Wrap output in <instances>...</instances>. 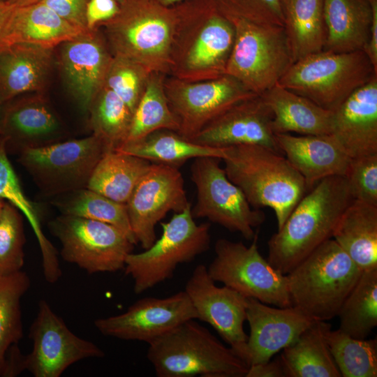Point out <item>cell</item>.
<instances>
[{
  "label": "cell",
  "instance_id": "obj_26",
  "mask_svg": "<svg viewBox=\"0 0 377 377\" xmlns=\"http://www.w3.org/2000/svg\"><path fill=\"white\" fill-rule=\"evenodd\" d=\"M85 31L87 30L73 24L44 3L40 2L14 8L3 46L27 43L54 47Z\"/></svg>",
  "mask_w": 377,
  "mask_h": 377
},
{
  "label": "cell",
  "instance_id": "obj_15",
  "mask_svg": "<svg viewBox=\"0 0 377 377\" xmlns=\"http://www.w3.org/2000/svg\"><path fill=\"white\" fill-rule=\"evenodd\" d=\"M197 318L183 290L164 298H142L121 314L97 318L94 325L104 336L149 343L182 323Z\"/></svg>",
  "mask_w": 377,
  "mask_h": 377
},
{
  "label": "cell",
  "instance_id": "obj_43",
  "mask_svg": "<svg viewBox=\"0 0 377 377\" xmlns=\"http://www.w3.org/2000/svg\"><path fill=\"white\" fill-rule=\"evenodd\" d=\"M140 65L116 56L112 59L104 84L114 92L133 113L143 94Z\"/></svg>",
  "mask_w": 377,
  "mask_h": 377
},
{
  "label": "cell",
  "instance_id": "obj_32",
  "mask_svg": "<svg viewBox=\"0 0 377 377\" xmlns=\"http://www.w3.org/2000/svg\"><path fill=\"white\" fill-rule=\"evenodd\" d=\"M151 163L116 150L108 151L96 165L87 188L126 204Z\"/></svg>",
  "mask_w": 377,
  "mask_h": 377
},
{
  "label": "cell",
  "instance_id": "obj_54",
  "mask_svg": "<svg viewBox=\"0 0 377 377\" xmlns=\"http://www.w3.org/2000/svg\"><path fill=\"white\" fill-rule=\"evenodd\" d=\"M117 2L120 4L121 2H123L124 0H117Z\"/></svg>",
  "mask_w": 377,
  "mask_h": 377
},
{
  "label": "cell",
  "instance_id": "obj_51",
  "mask_svg": "<svg viewBox=\"0 0 377 377\" xmlns=\"http://www.w3.org/2000/svg\"><path fill=\"white\" fill-rule=\"evenodd\" d=\"M151 1L156 3H158L160 5H162L163 6H170L175 3H177L179 1H181L182 0H151Z\"/></svg>",
  "mask_w": 377,
  "mask_h": 377
},
{
  "label": "cell",
  "instance_id": "obj_25",
  "mask_svg": "<svg viewBox=\"0 0 377 377\" xmlns=\"http://www.w3.org/2000/svg\"><path fill=\"white\" fill-rule=\"evenodd\" d=\"M260 96L272 112V127L275 134H332L334 112L278 84Z\"/></svg>",
  "mask_w": 377,
  "mask_h": 377
},
{
  "label": "cell",
  "instance_id": "obj_30",
  "mask_svg": "<svg viewBox=\"0 0 377 377\" xmlns=\"http://www.w3.org/2000/svg\"><path fill=\"white\" fill-rule=\"evenodd\" d=\"M149 162L179 167L186 161L200 157H214L223 160L226 147L202 145L181 136L179 133L156 131L145 138L126 142L115 149Z\"/></svg>",
  "mask_w": 377,
  "mask_h": 377
},
{
  "label": "cell",
  "instance_id": "obj_40",
  "mask_svg": "<svg viewBox=\"0 0 377 377\" xmlns=\"http://www.w3.org/2000/svg\"><path fill=\"white\" fill-rule=\"evenodd\" d=\"M163 128L178 132L179 122L170 108L159 84L156 81H150L133 113L130 130L124 143L139 140Z\"/></svg>",
  "mask_w": 377,
  "mask_h": 377
},
{
  "label": "cell",
  "instance_id": "obj_9",
  "mask_svg": "<svg viewBox=\"0 0 377 377\" xmlns=\"http://www.w3.org/2000/svg\"><path fill=\"white\" fill-rule=\"evenodd\" d=\"M252 243L219 239L215 257L207 272L215 282L222 283L246 297L278 307L292 306L286 275L281 273L259 252L258 234Z\"/></svg>",
  "mask_w": 377,
  "mask_h": 377
},
{
  "label": "cell",
  "instance_id": "obj_12",
  "mask_svg": "<svg viewBox=\"0 0 377 377\" xmlns=\"http://www.w3.org/2000/svg\"><path fill=\"white\" fill-rule=\"evenodd\" d=\"M176 13L151 0H124L103 23L116 56L139 65L161 58L168 49Z\"/></svg>",
  "mask_w": 377,
  "mask_h": 377
},
{
  "label": "cell",
  "instance_id": "obj_21",
  "mask_svg": "<svg viewBox=\"0 0 377 377\" xmlns=\"http://www.w3.org/2000/svg\"><path fill=\"white\" fill-rule=\"evenodd\" d=\"M60 45L59 63L66 82L80 108L87 112L104 84L112 59L94 30Z\"/></svg>",
  "mask_w": 377,
  "mask_h": 377
},
{
  "label": "cell",
  "instance_id": "obj_28",
  "mask_svg": "<svg viewBox=\"0 0 377 377\" xmlns=\"http://www.w3.org/2000/svg\"><path fill=\"white\" fill-rule=\"evenodd\" d=\"M332 239L362 272L377 269V206L354 200L339 219Z\"/></svg>",
  "mask_w": 377,
  "mask_h": 377
},
{
  "label": "cell",
  "instance_id": "obj_7",
  "mask_svg": "<svg viewBox=\"0 0 377 377\" xmlns=\"http://www.w3.org/2000/svg\"><path fill=\"white\" fill-rule=\"evenodd\" d=\"M228 20L235 29V40L224 75L261 95L276 84L294 64L285 29L237 18Z\"/></svg>",
  "mask_w": 377,
  "mask_h": 377
},
{
  "label": "cell",
  "instance_id": "obj_55",
  "mask_svg": "<svg viewBox=\"0 0 377 377\" xmlns=\"http://www.w3.org/2000/svg\"><path fill=\"white\" fill-rule=\"evenodd\" d=\"M0 1H2V2H7V0H0Z\"/></svg>",
  "mask_w": 377,
  "mask_h": 377
},
{
  "label": "cell",
  "instance_id": "obj_46",
  "mask_svg": "<svg viewBox=\"0 0 377 377\" xmlns=\"http://www.w3.org/2000/svg\"><path fill=\"white\" fill-rule=\"evenodd\" d=\"M89 0H43V3L73 24L87 30L85 9Z\"/></svg>",
  "mask_w": 377,
  "mask_h": 377
},
{
  "label": "cell",
  "instance_id": "obj_49",
  "mask_svg": "<svg viewBox=\"0 0 377 377\" xmlns=\"http://www.w3.org/2000/svg\"><path fill=\"white\" fill-rule=\"evenodd\" d=\"M14 8L7 2L0 1V47L3 45L6 28Z\"/></svg>",
  "mask_w": 377,
  "mask_h": 377
},
{
  "label": "cell",
  "instance_id": "obj_13",
  "mask_svg": "<svg viewBox=\"0 0 377 377\" xmlns=\"http://www.w3.org/2000/svg\"><path fill=\"white\" fill-rule=\"evenodd\" d=\"M29 335L33 348L25 355V370L34 377H59L80 360L105 356L96 343L75 334L43 299Z\"/></svg>",
  "mask_w": 377,
  "mask_h": 377
},
{
  "label": "cell",
  "instance_id": "obj_1",
  "mask_svg": "<svg viewBox=\"0 0 377 377\" xmlns=\"http://www.w3.org/2000/svg\"><path fill=\"white\" fill-rule=\"evenodd\" d=\"M354 200L346 177L332 176L318 182L269 239L268 262L287 274L317 247L332 238L339 219Z\"/></svg>",
  "mask_w": 377,
  "mask_h": 377
},
{
  "label": "cell",
  "instance_id": "obj_53",
  "mask_svg": "<svg viewBox=\"0 0 377 377\" xmlns=\"http://www.w3.org/2000/svg\"><path fill=\"white\" fill-rule=\"evenodd\" d=\"M2 108H3V104L0 101V122H1V112H2Z\"/></svg>",
  "mask_w": 377,
  "mask_h": 377
},
{
  "label": "cell",
  "instance_id": "obj_35",
  "mask_svg": "<svg viewBox=\"0 0 377 377\" xmlns=\"http://www.w3.org/2000/svg\"><path fill=\"white\" fill-rule=\"evenodd\" d=\"M57 197L52 204L61 214L112 225L124 232L133 244H137L126 204L114 201L87 187Z\"/></svg>",
  "mask_w": 377,
  "mask_h": 377
},
{
  "label": "cell",
  "instance_id": "obj_33",
  "mask_svg": "<svg viewBox=\"0 0 377 377\" xmlns=\"http://www.w3.org/2000/svg\"><path fill=\"white\" fill-rule=\"evenodd\" d=\"M0 198L17 208L31 226L42 254V266L45 278L55 280L61 275L56 249L45 236L37 210L27 198L15 170L8 158L5 142L0 137Z\"/></svg>",
  "mask_w": 377,
  "mask_h": 377
},
{
  "label": "cell",
  "instance_id": "obj_52",
  "mask_svg": "<svg viewBox=\"0 0 377 377\" xmlns=\"http://www.w3.org/2000/svg\"><path fill=\"white\" fill-rule=\"evenodd\" d=\"M6 201L0 198V216L3 212V208L6 205Z\"/></svg>",
  "mask_w": 377,
  "mask_h": 377
},
{
  "label": "cell",
  "instance_id": "obj_10",
  "mask_svg": "<svg viewBox=\"0 0 377 377\" xmlns=\"http://www.w3.org/2000/svg\"><path fill=\"white\" fill-rule=\"evenodd\" d=\"M48 227L60 242L62 259L89 274L124 269L135 245L115 226L82 217L61 214Z\"/></svg>",
  "mask_w": 377,
  "mask_h": 377
},
{
  "label": "cell",
  "instance_id": "obj_41",
  "mask_svg": "<svg viewBox=\"0 0 377 377\" xmlns=\"http://www.w3.org/2000/svg\"><path fill=\"white\" fill-rule=\"evenodd\" d=\"M23 220L19 210L6 202L0 216V276L22 270L25 243Z\"/></svg>",
  "mask_w": 377,
  "mask_h": 377
},
{
  "label": "cell",
  "instance_id": "obj_50",
  "mask_svg": "<svg viewBox=\"0 0 377 377\" xmlns=\"http://www.w3.org/2000/svg\"><path fill=\"white\" fill-rule=\"evenodd\" d=\"M43 1V0H7V3L15 8H18L38 3Z\"/></svg>",
  "mask_w": 377,
  "mask_h": 377
},
{
  "label": "cell",
  "instance_id": "obj_2",
  "mask_svg": "<svg viewBox=\"0 0 377 377\" xmlns=\"http://www.w3.org/2000/svg\"><path fill=\"white\" fill-rule=\"evenodd\" d=\"M223 161L228 179L256 209L269 207L281 228L306 193L303 177L282 154L257 145L226 147Z\"/></svg>",
  "mask_w": 377,
  "mask_h": 377
},
{
  "label": "cell",
  "instance_id": "obj_8",
  "mask_svg": "<svg viewBox=\"0 0 377 377\" xmlns=\"http://www.w3.org/2000/svg\"><path fill=\"white\" fill-rule=\"evenodd\" d=\"M110 150L101 138L91 134L26 149L18 154L17 161L43 195L58 196L86 188L96 165Z\"/></svg>",
  "mask_w": 377,
  "mask_h": 377
},
{
  "label": "cell",
  "instance_id": "obj_38",
  "mask_svg": "<svg viewBox=\"0 0 377 377\" xmlns=\"http://www.w3.org/2000/svg\"><path fill=\"white\" fill-rule=\"evenodd\" d=\"M30 286L29 276L22 270L0 276V376L8 350L23 337L21 300Z\"/></svg>",
  "mask_w": 377,
  "mask_h": 377
},
{
  "label": "cell",
  "instance_id": "obj_19",
  "mask_svg": "<svg viewBox=\"0 0 377 377\" xmlns=\"http://www.w3.org/2000/svg\"><path fill=\"white\" fill-rule=\"evenodd\" d=\"M235 78L223 75L215 80L188 84L170 97L179 122L178 133L189 140L208 123L234 105L257 96Z\"/></svg>",
  "mask_w": 377,
  "mask_h": 377
},
{
  "label": "cell",
  "instance_id": "obj_44",
  "mask_svg": "<svg viewBox=\"0 0 377 377\" xmlns=\"http://www.w3.org/2000/svg\"><path fill=\"white\" fill-rule=\"evenodd\" d=\"M345 177L355 200L377 206V154L351 158Z\"/></svg>",
  "mask_w": 377,
  "mask_h": 377
},
{
  "label": "cell",
  "instance_id": "obj_42",
  "mask_svg": "<svg viewBox=\"0 0 377 377\" xmlns=\"http://www.w3.org/2000/svg\"><path fill=\"white\" fill-rule=\"evenodd\" d=\"M226 18H237L260 24L283 27L282 0H210Z\"/></svg>",
  "mask_w": 377,
  "mask_h": 377
},
{
  "label": "cell",
  "instance_id": "obj_48",
  "mask_svg": "<svg viewBox=\"0 0 377 377\" xmlns=\"http://www.w3.org/2000/svg\"><path fill=\"white\" fill-rule=\"evenodd\" d=\"M372 8V20L369 40L364 50L377 72V0H369Z\"/></svg>",
  "mask_w": 377,
  "mask_h": 377
},
{
  "label": "cell",
  "instance_id": "obj_6",
  "mask_svg": "<svg viewBox=\"0 0 377 377\" xmlns=\"http://www.w3.org/2000/svg\"><path fill=\"white\" fill-rule=\"evenodd\" d=\"M191 204L161 223L162 234L144 251L129 253L124 268L133 281V291L140 294L172 278L179 264L189 263L206 252L210 245V224H197Z\"/></svg>",
  "mask_w": 377,
  "mask_h": 377
},
{
  "label": "cell",
  "instance_id": "obj_31",
  "mask_svg": "<svg viewBox=\"0 0 377 377\" xmlns=\"http://www.w3.org/2000/svg\"><path fill=\"white\" fill-rule=\"evenodd\" d=\"M284 25L294 62L323 50L324 0H282Z\"/></svg>",
  "mask_w": 377,
  "mask_h": 377
},
{
  "label": "cell",
  "instance_id": "obj_20",
  "mask_svg": "<svg viewBox=\"0 0 377 377\" xmlns=\"http://www.w3.org/2000/svg\"><path fill=\"white\" fill-rule=\"evenodd\" d=\"M63 128L43 96H19L3 105L0 137L8 153H20L61 140Z\"/></svg>",
  "mask_w": 377,
  "mask_h": 377
},
{
  "label": "cell",
  "instance_id": "obj_18",
  "mask_svg": "<svg viewBox=\"0 0 377 377\" xmlns=\"http://www.w3.org/2000/svg\"><path fill=\"white\" fill-rule=\"evenodd\" d=\"M250 329L242 360L249 365L265 362L292 344L314 320L294 306L272 307L247 297Z\"/></svg>",
  "mask_w": 377,
  "mask_h": 377
},
{
  "label": "cell",
  "instance_id": "obj_3",
  "mask_svg": "<svg viewBox=\"0 0 377 377\" xmlns=\"http://www.w3.org/2000/svg\"><path fill=\"white\" fill-rule=\"evenodd\" d=\"M362 272L331 238L286 274L292 306L313 320H331Z\"/></svg>",
  "mask_w": 377,
  "mask_h": 377
},
{
  "label": "cell",
  "instance_id": "obj_14",
  "mask_svg": "<svg viewBox=\"0 0 377 377\" xmlns=\"http://www.w3.org/2000/svg\"><path fill=\"white\" fill-rule=\"evenodd\" d=\"M190 204L178 167L151 163L126 204L137 244L150 247L156 239V224L169 212H180Z\"/></svg>",
  "mask_w": 377,
  "mask_h": 377
},
{
  "label": "cell",
  "instance_id": "obj_22",
  "mask_svg": "<svg viewBox=\"0 0 377 377\" xmlns=\"http://www.w3.org/2000/svg\"><path fill=\"white\" fill-rule=\"evenodd\" d=\"M331 135L350 158L377 154V75L334 112Z\"/></svg>",
  "mask_w": 377,
  "mask_h": 377
},
{
  "label": "cell",
  "instance_id": "obj_34",
  "mask_svg": "<svg viewBox=\"0 0 377 377\" xmlns=\"http://www.w3.org/2000/svg\"><path fill=\"white\" fill-rule=\"evenodd\" d=\"M337 316L339 330L353 338L367 339L377 325V269L362 272Z\"/></svg>",
  "mask_w": 377,
  "mask_h": 377
},
{
  "label": "cell",
  "instance_id": "obj_24",
  "mask_svg": "<svg viewBox=\"0 0 377 377\" xmlns=\"http://www.w3.org/2000/svg\"><path fill=\"white\" fill-rule=\"evenodd\" d=\"M54 47L17 43L0 47V101L6 102L45 87Z\"/></svg>",
  "mask_w": 377,
  "mask_h": 377
},
{
  "label": "cell",
  "instance_id": "obj_23",
  "mask_svg": "<svg viewBox=\"0 0 377 377\" xmlns=\"http://www.w3.org/2000/svg\"><path fill=\"white\" fill-rule=\"evenodd\" d=\"M279 149L303 177L307 191L320 180L346 175L351 158L332 135L277 133Z\"/></svg>",
  "mask_w": 377,
  "mask_h": 377
},
{
  "label": "cell",
  "instance_id": "obj_16",
  "mask_svg": "<svg viewBox=\"0 0 377 377\" xmlns=\"http://www.w3.org/2000/svg\"><path fill=\"white\" fill-rule=\"evenodd\" d=\"M184 291L195 310L197 319L211 325L242 360L248 339L243 327L247 297L228 286H216L204 265L195 267Z\"/></svg>",
  "mask_w": 377,
  "mask_h": 377
},
{
  "label": "cell",
  "instance_id": "obj_11",
  "mask_svg": "<svg viewBox=\"0 0 377 377\" xmlns=\"http://www.w3.org/2000/svg\"><path fill=\"white\" fill-rule=\"evenodd\" d=\"M219 158L200 157L191 167V180L197 190V201L191 207L194 219L206 218L231 232L252 240L254 228L263 223L265 215L251 206L242 190L227 177Z\"/></svg>",
  "mask_w": 377,
  "mask_h": 377
},
{
  "label": "cell",
  "instance_id": "obj_45",
  "mask_svg": "<svg viewBox=\"0 0 377 377\" xmlns=\"http://www.w3.org/2000/svg\"><path fill=\"white\" fill-rule=\"evenodd\" d=\"M119 10L117 0H89L85 9V24L87 30H95L99 24L112 19Z\"/></svg>",
  "mask_w": 377,
  "mask_h": 377
},
{
  "label": "cell",
  "instance_id": "obj_4",
  "mask_svg": "<svg viewBox=\"0 0 377 377\" xmlns=\"http://www.w3.org/2000/svg\"><path fill=\"white\" fill-rule=\"evenodd\" d=\"M158 377H243L249 365L207 328L187 320L148 343Z\"/></svg>",
  "mask_w": 377,
  "mask_h": 377
},
{
  "label": "cell",
  "instance_id": "obj_39",
  "mask_svg": "<svg viewBox=\"0 0 377 377\" xmlns=\"http://www.w3.org/2000/svg\"><path fill=\"white\" fill-rule=\"evenodd\" d=\"M326 340L341 376H377L376 339H359L342 332L339 329H330L326 334Z\"/></svg>",
  "mask_w": 377,
  "mask_h": 377
},
{
  "label": "cell",
  "instance_id": "obj_29",
  "mask_svg": "<svg viewBox=\"0 0 377 377\" xmlns=\"http://www.w3.org/2000/svg\"><path fill=\"white\" fill-rule=\"evenodd\" d=\"M327 321L314 320L279 357L286 377L341 376L329 350Z\"/></svg>",
  "mask_w": 377,
  "mask_h": 377
},
{
  "label": "cell",
  "instance_id": "obj_27",
  "mask_svg": "<svg viewBox=\"0 0 377 377\" xmlns=\"http://www.w3.org/2000/svg\"><path fill=\"white\" fill-rule=\"evenodd\" d=\"M323 13L326 29L323 50H365L372 20L369 0H324Z\"/></svg>",
  "mask_w": 377,
  "mask_h": 377
},
{
  "label": "cell",
  "instance_id": "obj_36",
  "mask_svg": "<svg viewBox=\"0 0 377 377\" xmlns=\"http://www.w3.org/2000/svg\"><path fill=\"white\" fill-rule=\"evenodd\" d=\"M234 40L233 24L214 6L189 52L188 67L194 69L213 68L224 75Z\"/></svg>",
  "mask_w": 377,
  "mask_h": 377
},
{
  "label": "cell",
  "instance_id": "obj_5",
  "mask_svg": "<svg viewBox=\"0 0 377 377\" xmlns=\"http://www.w3.org/2000/svg\"><path fill=\"white\" fill-rule=\"evenodd\" d=\"M376 75L364 50H322L294 62L277 84L334 112Z\"/></svg>",
  "mask_w": 377,
  "mask_h": 377
},
{
  "label": "cell",
  "instance_id": "obj_37",
  "mask_svg": "<svg viewBox=\"0 0 377 377\" xmlns=\"http://www.w3.org/2000/svg\"><path fill=\"white\" fill-rule=\"evenodd\" d=\"M87 112L92 134L101 138L110 149L115 150L124 143L133 112L114 92L103 85Z\"/></svg>",
  "mask_w": 377,
  "mask_h": 377
},
{
  "label": "cell",
  "instance_id": "obj_17",
  "mask_svg": "<svg viewBox=\"0 0 377 377\" xmlns=\"http://www.w3.org/2000/svg\"><path fill=\"white\" fill-rule=\"evenodd\" d=\"M273 114L260 95L242 101L204 126L193 139L214 147L257 145L282 154L272 127Z\"/></svg>",
  "mask_w": 377,
  "mask_h": 377
},
{
  "label": "cell",
  "instance_id": "obj_47",
  "mask_svg": "<svg viewBox=\"0 0 377 377\" xmlns=\"http://www.w3.org/2000/svg\"><path fill=\"white\" fill-rule=\"evenodd\" d=\"M245 377H286L279 358L250 365Z\"/></svg>",
  "mask_w": 377,
  "mask_h": 377
}]
</instances>
